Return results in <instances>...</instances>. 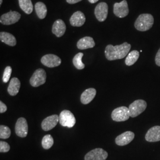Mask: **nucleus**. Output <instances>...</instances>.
Listing matches in <instances>:
<instances>
[{
  "label": "nucleus",
  "mask_w": 160,
  "mask_h": 160,
  "mask_svg": "<svg viewBox=\"0 0 160 160\" xmlns=\"http://www.w3.org/2000/svg\"><path fill=\"white\" fill-rule=\"evenodd\" d=\"M129 8L126 0H123L120 2H116L113 6V13L119 18L126 17L129 14Z\"/></svg>",
  "instance_id": "1a4fd4ad"
},
{
  "label": "nucleus",
  "mask_w": 160,
  "mask_h": 160,
  "mask_svg": "<svg viewBox=\"0 0 160 160\" xmlns=\"http://www.w3.org/2000/svg\"><path fill=\"white\" fill-rule=\"evenodd\" d=\"M59 121V116L57 114H53L47 117L42 122V128L45 131H49L54 128Z\"/></svg>",
  "instance_id": "ddd939ff"
},
{
  "label": "nucleus",
  "mask_w": 160,
  "mask_h": 160,
  "mask_svg": "<svg viewBox=\"0 0 160 160\" xmlns=\"http://www.w3.org/2000/svg\"><path fill=\"white\" fill-rule=\"evenodd\" d=\"M77 46L79 49L84 50L94 48L95 46V42L92 37L86 36L80 39V40H78Z\"/></svg>",
  "instance_id": "6ab92c4d"
},
{
  "label": "nucleus",
  "mask_w": 160,
  "mask_h": 160,
  "mask_svg": "<svg viewBox=\"0 0 160 160\" xmlns=\"http://www.w3.org/2000/svg\"><path fill=\"white\" fill-rule=\"evenodd\" d=\"M76 123L74 115L69 110H64L59 114V123L61 126L71 128Z\"/></svg>",
  "instance_id": "20e7f679"
},
{
  "label": "nucleus",
  "mask_w": 160,
  "mask_h": 160,
  "mask_svg": "<svg viewBox=\"0 0 160 160\" xmlns=\"http://www.w3.org/2000/svg\"><path fill=\"white\" fill-rule=\"evenodd\" d=\"M135 138V133L131 131H126L118 136L115 142L119 146H125L131 143Z\"/></svg>",
  "instance_id": "4468645a"
},
{
  "label": "nucleus",
  "mask_w": 160,
  "mask_h": 160,
  "mask_svg": "<svg viewBox=\"0 0 160 160\" xmlns=\"http://www.w3.org/2000/svg\"><path fill=\"white\" fill-rule=\"evenodd\" d=\"M66 1L69 4H74L78 2L81 1L82 0H66Z\"/></svg>",
  "instance_id": "2f4dec72"
},
{
  "label": "nucleus",
  "mask_w": 160,
  "mask_h": 160,
  "mask_svg": "<svg viewBox=\"0 0 160 160\" xmlns=\"http://www.w3.org/2000/svg\"><path fill=\"white\" fill-rule=\"evenodd\" d=\"M2 3V0H0V6H1Z\"/></svg>",
  "instance_id": "72a5a7b5"
},
{
  "label": "nucleus",
  "mask_w": 160,
  "mask_h": 160,
  "mask_svg": "<svg viewBox=\"0 0 160 160\" xmlns=\"http://www.w3.org/2000/svg\"><path fill=\"white\" fill-rule=\"evenodd\" d=\"M21 18V14L15 11H10L2 14L0 18V22L4 25H11L17 23Z\"/></svg>",
  "instance_id": "0eeeda50"
},
{
  "label": "nucleus",
  "mask_w": 160,
  "mask_h": 160,
  "mask_svg": "<svg viewBox=\"0 0 160 160\" xmlns=\"http://www.w3.org/2000/svg\"><path fill=\"white\" fill-rule=\"evenodd\" d=\"M154 22L153 16L150 14H142L136 20L134 26L137 30L145 32L152 28Z\"/></svg>",
  "instance_id": "f03ea898"
},
{
  "label": "nucleus",
  "mask_w": 160,
  "mask_h": 160,
  "mask_svg": "<svg viewBox=\"0 0 160 160\" xmlns=\"http://www.w3.org/2000/svg\"><path fill=\"white\" fill-rule=\"evenodd\" d=\"M12 72V67H10V66H7L6 68H5V69H4V74H3V77H2V81H3L4 82L7 83L9 81L10 78L11 77Z\"/></svg>",
  "instance_id": "cd10ccee"
},
{
  "label": "nucleus",
  "mask_w": 160,
  "mask_h": 160,
  "mask_svg": "<svg viewBox=\"0 0 160 160\" xmlns=\"http://www.w3.org/2000/svg\"><path fill=\"white\" fill-rule=\"evenodd\" d=\"M84 56L83 53L80 52L75 55L72 62L75 67L78 69H83L85 68V65L82 62V58Z\"/></svg>",
  "instance_id": "393cba45"
},
{
  "label": "nucleus",
  "mask_w": 160,
  "mask_h": 160,
  "mask_svg": "<svg viewBox=\"0 0 160 160\" xmlns=\"http://www.w3.org/2000/svg\"><path fill=\"white\" fill-rule=\"evenodd\" d=\"M94 14L99 22L105 21L108 15V6L107 3L102 2L98 4L94 10Z\"/></svg>",
  "instance_id": "f8f14e48"
},
{
  "label": "nucleus",
  "mask_w": 160,
  "mask_h": 160,
  "mask_svg": "<svg viewBox=\"0 0 160 160\" xmlns=\"http://www.w3.org/2000/svg\"><path fill=\"white\" fill-rule=\"evenodd\" d=\"M147 107V103L143 100H137L129 105L130 116L135 118L143 112Z\"/></svg>",
  "instance_id": "7ed1b4c3"
},
{
  "label": "nucleus",
  "mask_w": 160,
  "mask_h": 160,
  "mask_svg": "<svg viewBox=\"0 0 160 160\" xmlns=\"http://www.w3.org/2000/svg\"><path fill=\"white\" fill-rule=\"evenodd\" d=\"M15 132L18 137L25 138L28 133V125L27 120L24 118L18 119L15 126Z\"/></svg>",
  "instance_id": "9b49d317"
},
{
  "label": "nucleus",
  "mask_w": 160,
  "mask_h": 160,
  "mask_svg": "<svg viewBox=\"0 0 160 160\" xmlns=\"http://www.w3.org/2000/svg\"><path fill=\"white\" fill-rule=\"evenodd\" d=\"M145 140L149 142H155L160 141V126L151 128L145 135Z\"/></svg>",
  "instance_id": "2eb2a0df"
},
{
  "label": "nucleus",
  "mask_w": 160,
  "mask_h": 160,
  "mask_svg": "<svg viewBox=\"0 0 160 160\" xmlns=\"http://www.w3.org/2000/svg\"><path fill=\"white\" fill-rule=\"evenodd\" d=\"M0 40L2 42L10 46H16L17 43L16 38L12 34L7 32H2L0 33Z\"/></svg>",
  "instance_id": "412c9836"
},
{
  "label": "nucleus",
  "mask_w": 160,
  "mask_h": 160,
  "mask_svg": "<svg viewBox=\"0 0 160 160\" xmlns=\"http://www.w3.org/2000/svg\"><path fill=\"white\" fill-rule=\"evenodd\" d=\"M108 153L102 148L94 149L85 155V160H106Z\"/></svg>",
  "instance_id": "6e6552de"
},
{
  "label": "nucleus",
  "mask_w": 160,
  "mask_h": 160,
  "mask_svg": "<svg viewBox=\"0 0 160 160\" xmlns=\"http://www.w3.org/2000/svg\"><path fill=\"white\" fill-rule=\"evenodd\" d=\"M41 63L49 68L57 67L61 65V59L53 54H47L41 58Z\"/></svg>",
  "instance_id": "9d476101"
},
{
  "label": "nucleus",
  "mask_w": 160,
  "mask_h": 160,
  "mask_svg": "<svg viewBox=\"0 0 160 160\" xmlns=\"http://www.w3.org/2000/svg\"><path fill=\"white\" fill-rule=\"evenodd\" d=\"M96 90L94 88H90L86 90L81 96V102L83 104L90 103L96 95Z\"/></svg>",
  "instance_id": "a211bd4d"
},
{
  "label": "nucleus",
  "mask_w": 160,
  "mask_h": 160,
  "mask_svg": "<svg viewBox=\"0 0 160 160\" xmlns=\"http://www.w3.org/2000/svg\"><path fill=\"white\" fill-rule=\"evenodd\" d=\"M7 110V107L6 106V104L2 101H1L0 102V113H3L6 112Z\"/></svg>",
  "instance_id": "7c9ffc66"
},
{
  "label": "nucleus",
  "mask_w": 160,
  "mask_h": 160,
  "mask_svg": "<svg viewBox=\"0 0 160 160\" xmlns=\"http://www.w3.org/2000/svg\"><path fill=\"white\" fill-rule=\"evenodd\" d=\"M66 31V25L62 20L58 19L52 26V32L58 38L62 36Z\"/></svg>",
  "instance_id": "f3484780"
},
{
  "label": "nucleus",
  "mask_w": 160,
  "mask_h": 160,
  "mask_svg": "<svg viewBox=\"0 0 160 160\" xmlns=\"http://www.w3.org/2000/svg\"><path fill=\"white\" fill-rule=\"evenodd\" d=\"M139 57V52L138 51H132L126 57L125 64L127 66H131L135 63Z\"/></svg>",
  "instance_id": "b1692460"
},
{
  "label": "nucleus",
  "mask_w": 160,
  "mask_h": 160,
  "mask_svg": "<svg viewBox=\"0 0 160 160\" xmlns=\"http://www.w3.org/2000/svg\"><path fill=\"white\" fill-rule=\"evenodd\" d=\"M86 17L83 12L78 11L74 12L69 19L70 24L74 27H81L86 22Z\"/></svg>",
  "instance_id": "dca6fc26"
},
{
  "label": "nucleus",
  "mask_w": 160,
  "mask_h": 160,
  "mask_svg": "<svg viewBox=\"0 0 160 160\" xmlns=\"http://www.w3.org/2000/svg\"><path fill=\"white\" fill-rule=\"evenodd\" d=\"M20 8L27 14H31L33 10V6L31 0H18Z\"/></svg>",
  "instance_id": "5701e85b"
},
{
  "label": "nucleus",
  "mask_w": 160,
  "mask_h": 160,
  "mask_svg": "<svg viewBox=\"0 0 160 160\" xmlns=\"http://www.w3.org/2000/svg\"><path fill=\"white\" fill-rule=\"evenodd\" d=\"M111 116L112 120L118 122L126 121L131 117L129 108L126 106H121L114 109Z\"/></svg>",
  "instance_id": "39448f33"
},
{
  "label": "nucleus",
  "mask_w": 160,
  "mask_h": 160,
  "mask_svg": "<svg viewBox=\"0 0 160 160\" xmlns=\"http://www.w3.org/2000/svg\"><path fill=\"white\" fill-rule=\"evenodd\" d=\"M54 143L53 138L51 135H46L42 140V147L45 149H49L53 146Z\"/></svg>",
  "instance_id": "a878e982"
},
{
  "label": "nucleus",
  "mask_w": 160,
  "mask_h": 160,
  "mask_svg": "<svg viewBox=\"0 0 160 160\" xmlns=\"http://www.w3.org/2000/svg\"><path fill=\"white\" fill-rule=\"evenodd\" d=\"M10 149V146L4 141L0 142V152H7Z\"/></svg>",
  "instance_id": "c85d7f7f"
},
{
  "label": "nucleus",
  "mask_w": 160,
  "mask_h": 160,
  "mask_svg": "<svg viewBox=\"0 0 160 160\" xmlns=\"http://www.w3.org/2000/svg\"><path fill=\"white\" fill-rule=\"evenodd\" d=\"M46 74L45 71L42 68L36 69L30 79V85L34 87H38L45 83Z\"/></svg>",
  "instance_id": "423d86ee"
},
{
  "label": "nucleus",
  "mask_w": 160,
  "mask_h": 160,
  "mask_svg": "<svg viewBox=\"0 0 160 160\" xmlns=\"http://www.w3.org/2000/svg\"><path fill=\"white\" fill-rule=\"evenodd\" d=\"M35 11L36 14L39 18L43 19L45 18L47 14V8L46 6L43 2H38L35 6Z\"/></svg>",
  "instance_id": "4be33fe9"
},
{
  "label": "nucleus",
  "mask_w": 160,
  "mask_h": 160,
  "mask_svg": "<svg viewBox=\"0 0 160 160\" xmlns=\"http://www.w3.org/2000/svg\"><path fill=\"white\" fill-rule=\"evenodd\" d=\"M11 130L8 126L5 125L0 126V138L8 139L11 135Z\"/></svg>",
  "instance_id": "bb28decb"
},
{
  "label": "nucleus",
  "mask_w": 160,
  "mask_h": 160,
  "mask_svg": "<svg viewBox=\"0 0 160 160\" xmlns=\"http://www.w3.org/2000/svg\"><path fill=\"white\" fill-rule=\"evenodd\" d=\"M131 45L124 42L120 45L113 46L108 45L105 49V56L109 61H114L117 59H121L126 57L131 50Z\"/></svg>",
  "instance_id": "f257e3e1"
},
{
  "label": "nucleus",
  "mask_w": 160,
  "mask_h": 160,
  "mask_svg": "<svg viewBox=\"0 0 160 160\" xmlns=\"http://www.w3.org/2000/svg\"><path fill=\"white\" fill-rule=\"evenodd\" d=\"M88 1L90 3H92V4H94V3L97 2L98 0H88Z\"/></svg>",
  "instance_id": "473e14b6"
},
{
  "label": "nucleus",
  "mask_w": 160,
  "mask_h": 160,
  "mask_svg": "<svg viewBox=\"0 0 160 160\" xmlns=\"http://www.w3.org/2000/svg\"><path fill=\"white\" fill-rule=\"evenodd\" d=\"M155 61L156 65L158 67H160V48L157 52V54H156L155 58Z\"/></svg>",
  "instance_id": "c756f323"
},
{
  "label": "nucleus",
  "mask_w": 160,
  "mask_h": 160,
  "mask_svg": "<svg viewBox=\"0 0 160 160\" xmlns=\"http://www.w3.org/2000/svg\"><path fill=\"white\" fill-rule=\"evenodd\" d=\"M20 86H21V84H20V80L16 77L12 78L10 81L7 88L8 94L12 96H16L19 92Z\"/></svg>",
  "instance_id": "aec40b11"
}]
</instances>
